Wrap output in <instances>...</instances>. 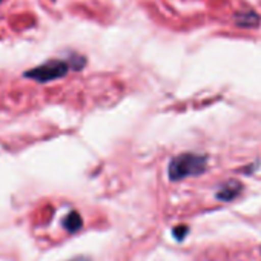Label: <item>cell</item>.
Masks as SVG:
<instances>
[{"instance_id":"obj_1","label":"cell","mask_w":261,"mask_h":261,"mask_svg":"<svg viewBox=\"0 0 261 261\" xmlns=\"http://www.w3.org/2000/svg\"><path fill=\"white\" fill-rule=\"evenodd\" d=\"M207 166V157L203 154H180L174 157L169 163V178L172 181H178L188 177H195L200 175L206 171Z\"/></svg>"},{"instance_id":"obj_7","label":"cell","mask_w":261,"mask_h":261,"mask_svg":"<svg viewBox=\"0 0 261 261\" xmlns=\"http://www.w3.org/2000/svg\"><path fill=\"white\" fill-rule=\"evenodd\" d=\"M71 261H89V259L85 258V256H79V258H74V259H71Z\"/></svg>"},{"instance_id":"obj_6","label":"cell","mask_w":261,"mask_h":261,"mask_svg":"<svg viewBox=\"0 0 261 261\" xmlns=\"http://www.w3.org/2000/svg\"><path fill=\"white\" fill-rule=\"evenodd\" d=\"M174 233H175L177 240H183L185 233H188V227H186V226H180V227L174 229Z\"/></svg>"},{"instance_id":"obj_3","label":"cell","mask_w":261,"mask_h":261,"mask_svg":"<svg viewBox=\"0 0 261 261\" xmlns=\"http://www.w3.org/2000/svg\"><path fill=\"white\" fill-rule=\"evenodd\" d=\"M243 191V185L240 181H235V180H230L227 181L217 194V198L218 200H223V201H230L233 200L240 192Z\"/></svg>"},{"instance_id":"obj_5","label":"cell","mask_w":261,"mask_h":261,"mask_svg":"<svg viewBox=\"0 0 261 261\" xmlns=\"http://www.w3.org/2000/svg\"><path fill=\"white\" fill-rule=\"evenodd\" d=\"M82 224H83V221H82V217L79 215V212H71V214H68L66 215V218H65V221H63V226H65V229L66 230H69V232H77L80 227H82Z\"/></svg>"},{"instance_id":"obj_2","label":"cell","mask_w":261,"mask_h":261,"mask_svg":"<svg viewBox=\"0 0 261 261\" xmlns=\"http://www.w3.org/2000/svg\"><path fill=\"white\" fill-rule=\"evenodd\" d=\"M71 65L63 60H49L37 68H33L25 72L27 79H33L39 83H48L57 79H62L68 74Z\"/></svg>"},{"instance_id":"obj_4","label":"cell","mask_w":261,"mask_h":261,"mask_svg":"<svg viewBox=\"0 0 261 261\" xmlns=\"http://www.w3.org/2000/svg\"><path fill=\"white\" fill-rule=\"evenodd\" d=\"M235 22L241 28H255L259 23V17L253 11H243L235 16Z\"/></svg>"}]
</instances>
